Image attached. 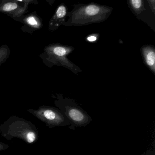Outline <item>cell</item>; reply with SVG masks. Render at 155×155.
Wrapping results in <instances>:
<instances>
[{
  "instance_id": "obj_1",
  "label": "cell",
  "mask_w": 155,
  "mask_h": 155,
  "mask_svg": "<svg viewBox=\"0 0 155 155\" xmlns=\"http://www.w3.org/2000/svg\"><path fill=\"white\" fill-rule=\"evenodd\" d=\"M113 11L111 6L92 2L73 5L72 11L68 12V20L63 25L81 26L103 22L109 18Z\"/></svg>"
},
{
  "instance_id": "obj_2",
  "label": "cell",
  "mask_w": 155,
  "mask_h": 155,
  "mask_svg": "<svg viewBox=\"0 0 155 155\" xmlns=\"http://www.w3.org/2000/svg\"><path fill=\"white\" fill-rule=\"evenodd\" d=\"M0 134L7 140L19 138L29 144L35 143L39 138L38 130L34 124L16 116L11 117L0 125Z\"/></svg>"
},
{
  "instance_id": "obj_3",
  "label": "cell",
  "mask_w": 155,
  "mask_h": 155,
  "mask_svg": "<svg viewBox=\"0 0 155 155\" xmlns=\"http://www.w3.org/2000/svg\"><path fill=\"white\" fill-rule=\"evenodd\" d=\"M73 49L70 46L60 44H51L44 49V51L40 54L43 62L48 67L59 65L68 68L74 72L76 70V65L69 61L66 56Z\"/></svg>"
},
{
  "instance_id": "obj_4",
  "label": "cell",
  "mask_w": 155,
  "mask_h": 155,
  "mask_svg": "<svg viewBox=\"0 0 155 155\" xmlns=\"http://www.w3.org/2000/svg\"><path fill=\"white\" fill-rule=\"evenodd\" d=\"M27 111L44 122L50 128L65 126L71 124L64 114L51 107L42 106L37 110L29 109Z\"/></svg>"
},
{
  "instance_id": "obj_5",
  "label": "cell",
  "mask_w": 155,
  "mask_h": 155,
  "mask_svg": "<svg viewBox=\"0 0 155 155\" xmlns=\"http://www.w3.org/2000/svg\"><path fill=\"white\" fill-rule=\"evenodd\" d=\"M28 5L17 0H0V13L20 21L27 12Z\"/></svg>"
},
{
  "instance_id": "obj_6",
  "label": "cell",
  "mask_w": 155,
  "mask_h": 155,
  "mask_svg": "<svg viewBox=\"0 0 155 155\" xmlns=\"http://www.w3.org/2000/svg\"><path fill=\"white\" fill-rule=\"evenodd\" d=\"M64 115L70 121V124L76 127H85L91 122V117L78 107L66 108Z\"/></svg>"
},
{
  "instance_id": "obj_7",
  "label": "cell",
  "mask_w": 155,
  "mask_h": 155,
  "mask_svg": "<svg viewBox=\"0 0 155 155\" xmlns=\"http://www.w3.org/2000/svg\"><path fill=\"white\" fill-rule=\"evenodd\" d=\"M68 12V8L65 4L62 3L59 5L49 21L48 25L49 31H56L61 25H63L66 21Z\"/></svg>"
},
{
  "instance_id": "obj_8",
  "label": "cell",
  "mask_w": 155,
  "mask_h": 155,
  "mask_svg": "<svg viewBox=\"0 0 155 155\" xmlns=\"http://www.w3.org/2000/svg\"><path fill=\"white\" fill-rule=\"evenodd\" d=\"M19 21L24 25L22 30L28 32L39 30L43 26L42 19L38 16L36 12L25 15Z\"/></svg>"
},
{
  "instance_id": "obj_9",
  "label": "cell",
  "mask_w": 155,
  "mask_h": 155,
  "mask_svg": "<svg viewBox=\"0 0 155 155\" xmlns=\"http://www.w3.org/2000/svg\"><path fill=\"white\" fill-rule=\"evenodd\" d=\"M145 63L154 74L155 72V51L151 45L143 46L141 49Z\"/></svg>"
},
{
  "instance_id": "obj_10",
  "label": "cell",
  "mask_w": 155,
  "mask_h": 155,
  "mask_svg": "<svg viewBox=\"0 0 155 155\" xmlns=\"http://www.w3.org/2000/svg\"><path fill=\"white\" fill-rule=\"evenodd\" d=\"M129 9L135 16L138 19L147 11L144 0H126Z\"/></svg>"
},
{
  "instance_id": "obj_11",
  "label": "cell",
  "mask_w": 155,
  "mask_h": 155,
  "mask_svg": "<svg viewBox=\"0 0 155 155\" xmlns=\"http://www.w3.org/2000/svg\"><path fill=\"white\" fill-rule=\"evenodd\" d=\"M10 54V50L7 45H2L0 47V66L4 63Z\"/></svg>"
},
{
  "instance_id": "obj_12",
  "label": "cell",
  "mask_w": 155,
  "mask_h": 155,
  "mask_svg": "<svg viewBox=\"0 0 155 155\" xmlns=\"http://www.w3.org/2000/svg\"><path fill=\"white\" fill-rule=\"evenodd\" d=\"M146 7L150 9L152 13L155 15V0H144Z\"/></svg>"
},
{
  "instance_id": "obj_13",
  "label": "cell",
  "mask_w": 155,
  "mask_h": 155,
  "mask_svg": "<svg viewBox=\"0 0 155 155\" xmlns=\"http://www.w3.org/2000/svg\"><path fill=\"white\" fill-rule=\"evenodd\" d=\"M99 37V35L98 34H93L90 35L86 37V40L90 42H93L96 41Z\"/></svg>"
},
{
  "instance_id": "obj_14",
  "label": "cell",
  "mask_w": 155,
  "mask_h": 155,
  "mask_svg": "<svg viewBox=\"0 0 155 155\" xmlns=\"http://www.w3.org/2000/svg\"><path fill=\"white\" fill-rule=\"evenodd\" d=\"M9 146L7 144L4 143H3L0 142V151H4L8 149Z\"/></svg>"
},
{
  "instance_id": "obj_15",
  "label": "cell",
  "mask_w": 155,
  "mask_h": 155,
  "mask_svg": "<svg viewBox=\"0 0 155 155\" xmlns=\"http://www.w3.org/2000/svg\"><path fill=\"white\" fill-rule=\"evenodd\" d=\"M23 1L24 2L28 5L30 4L37 5L38 3L37 0H23Z\"/></svg>"
},
{
  "instance_id": "obj_16",
  "label": "cell",
  "mask_w": 155,
  "mask_h": 155,
  "mask_svg": "<svg viewBox=\"0 0 155 155\" xmlns=\"http://www.w3.org/2000/svg\"><path fill=\"white\" fill-rule=\"evenodd\" d=\"M56 0H45L46 2L48 3L50 5H52L55 2Z\"/></svg>"
},
{
  "instance_id": "obj_17",
  "label": "cell",
  "mask_w": 155,
  "mask_h": 155,
  "mask_svg": "<svg viewBox=\"0 0 155 155\" xmlns=\"http://www.w3.org/2000/svg\"><path fill=\"white\" fill-rule=\"evenodd\" d=\"M145 155H155V153L154 152H148Z\"/></svg>"
}]
</instances>
